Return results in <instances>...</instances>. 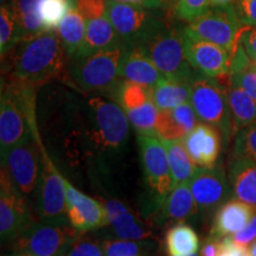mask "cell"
<instances>
[{
	"label": "cell",
	"mask_w": 256,
	"mask_h": 256,
	"mask_svg": "<svg viewBox=\"0 0 256 256\" xmlns=\"http://www.w3.org/2000/svg\"><path fill=\"white\" fill-rule=\"evenodd\" d=\"M220 254V238L210 236L203 244L200 256H218Z\"/></svg>",
	"instance_id": "cell-44"
},
{
	"label": "cell",
	"mask_w": 256,
	"mask_h": 256,
	"mask_svg": "<svg viewBox=\"0 0 256 256\" xmlns=\"http://www.w3.org/2000/svg\"><path fill=\"white\" fill-rule=\"evenodd\" d=\"M66 218L31 222L14 241V252L32 256H60L66 254L81 235Z\"/></svg>",
	"instance_id": "cell-5"
},
{
	"label": "cell",
	"mask_w": 256,
	"mask_h": 256,
	"mask_svg": "<svg viewBox=\"0 0 256 256\" xmlns=\"http://www.w3.org/2000/svg\"><path fill=\"white\" fill-rule=\"evenodd\" d=\"M86 31H87L86 19L74 6L56 28L57 34L68 56V60L72 58L81 48L86 38Z\"/></svg>",
	"instance_id": "cell-25"
},
{
	"label": "cell",
	"mask_w": 256,
	"mask_h": 256,
	"mask_svg": "<svg viewBox=\"0 0 256 256\" xmlns=\"http://www.w3.org/2000/svg\"><path fill=\"white\" fill-rule=\"evenodd\" d=\"M110 2L139 5V6H145V8H166L168 6V0H110Z\"/></svg>",
	"instance_id": "cell-43"
},
{
	"label": "cell",
	"mask_w": 256,
	"mask_h": 256,
	"mask_svg": "<svg viewBox=\"0 0 256 256\" xmlns=\"http://www.w3.org/2000/svg\"><path fill=\"white\" fill-rule=\"evenodd\" d=\"M185 55L190 66L210 78H218L230 72L232 57L223 48L211 42L200 40L184 28Z\"/></svg>",
	"instance_id": "cell-13"
},
{
	"label": "cell",
	"mask_w": 256,
	"mask_h": 256,
	"mask_svg": "<svg viewBox=\"0 0 256 256\" xmlns=\"http://www.w3.org/2000/svg\"><path fill=\"white\" fill-rule=\"evenodd\" d=\"M104 256H144L153 249L152 242L132 240H106L102 243Z\"/></svg>",
	"instance_id": "cell-32"
},
{
	"label": "cell",
	"mask_w": 256,
	"mask_h": 256,
	"mask_svg": "<svg viewBox=\"0 0 256 256\" xmlns=\"http://www.w3.org/2000/svg\"><path fill=\"white\" fill-rule=\"evenodd\" d=\"M211 0H178L174 4V16L180 20L190 22L209 10Z\"/></svg>",
	"instance_id": "cell-36"
},
{
	"label": "cell",
	"mask_w": 256,
	"mask_h": 256,
	"mask_svg": "<svg viewBox=\"0 0 256 256\" xmlns=\"http://www.w3.org/2000/svg\"><path fill=\"white\" fill-rule=\"evenodd\" d=\"M24 34L16 22L11 5H2L0 10V54L2 58L8 55L20 40Z\"/></svg>",
	"instance_id": "cell-31"
},
{
	"label": "cell",
	"mask_w": 256,
	"mask_h": 256,
	"mask_svg": "<svg viewBox=\"0 0 256 256\" xmlns=\"http://www.w3.org/2000/svg\"><path fill=\"white\" fill-rule=\"evenodd\" d=\"M218 256H248L247 248L234 241L232 236L220 238Z\"/></svg>",
	"instance_id": "cell-40"
},
{
	"label": "cell",
	"mask_w": 256,
	"mask_h": 256,
	"mask_svg": "<svg viewBox=\"0 0 256 256\" xmlns=\"http://www.w3.org/2000/svg\"><path fill=\"white\" fill-rule=\"evenodd\" d=\"M178 0H168V6L170 5H172V4H176V2H177Z\"/></svg>",
	"instance_id": "cell-49"
},
{
	"label": "cell",
	"mask_w": 256,
	"mask_h": 256,
	"mask_svg": "<svg viewBox=\"0 0 256 256\" xmlns=\"http://www.w3.org/2000/svg\"><path fill=\"white\" fill-rule=\"evenodd\" d=\"M232 158L256 162V122L236 133Z\"/></svg>",
	"instance_id": "cell-35"
},
{
	"label": "cell",
	"mask_w": 256,
	"mask_h": 256,
	"mask_svg": "<svg viewBox=\"0 0 256 256\" xmlns=\"http://www.w3.org/2000/svg\"><path fill=\"white\" fill-rule=\"evenodd\" d=\"M236 0H211V6L220 8V6H232Z\"/></svg>",
	"instance_id": "cell-45"
},
{
	"label": "cell",
	"mask_w": 256,
	"mask_h": 256,
	"mask_svg": "<svg viewBox=\"0 0 256 256\" xmlns=\"http://www.w3.org/2000/svg\"><path fill=\"white\" fill-rule=\"evenodd\" d=\"M86 23H87L86 38L74 57L90 55L98 51L122 46L113 24L108 18V14L88 19Z\"/></svg>",
	"instance_id": "cell-22"
},
{
	"label": "cell",
	"mask_w": 256,
	"mask_h": 256,
	"mask_svg": "<svg viewBox=\"0 0 256 256\" xmlns=\"http://www.w3.org/2000/svg\"><path fill=\"white\" fill-rule=\"evenodd\" d=\"M66 256H104L102 244L89 236L80 235L69 248Z\"/></svg>",
	"instance_id": "cell-37"
},
{
	"label": "cell",
	"mask_w": 256,
	"mask_h": 256,
	"mask_svg": "<svg viewBox=\"0 0 256 256\" xmlns=\"http://www.w3.org/2000/svg\"><path fill=\"white\" fill-rule=\"evenodd\" d=\"M38 180V214L42 220L63 218L66 214V179L60 174L46 147L42 146Z\"/></svg>",
	"instance_id": "cell-11"
},
{
	"label": "cell",
	"mask_w": 256,
	"mask_h": 256,
	"mask_svg": "<svg viewBox=\"0 0 256 256\" xmlns=\"http://www.w3.org/2000/svg\"><path fill=\"white\" fill-rule=\"evenodd\" d=\"M159 112L153 100H150L140 107L126 112V115L138 133H156Z\"/></svg>",
	"instance_id": "cell-33"
},
{
	"label": "cell",
	"mask_w": 256,
	"mask_h": 256,
	"mask_svg": "<svg viewBox=\"0 0 256 256\" xmlns=\"http://www.w3.org/2000/svg\"><path fill=\"white\" fill-rule=\"evenodd\" d=\"M120 78L153 88L166 78L154 63L145 55L142 48H124L119 66Z\"/></svg>",
	"instance_id": "cell-17"
},
{
	"label": "cell",
	"mask_w": 256,
	"mask_h": 256,
	"mask_svg": "<svg viewBox=\"0 0 256 256\" xmlns=\"http://www.w3.org/2000/svg\"><path fill=\"white\" fill-rule=\"evenodd\" d=\"M162 142H164L166 151H168L174 186L177 184L188 183L191 178L194 177L197 168L194 166V160L191 159L190 154L185 148L183 142H180V140H176V142L162 140Z\"/></svg>",
	"instance_id": "cell-30"
},
{
	"label": "cell",
	"mask_w": 256,
	"mask_h": 256,
	"mask_svg": "<svg viewBox=\"0 0 256 256\" xmlns=\"http://www.w3.org/2000/svg\"><path fill=\"white\" fill-rule=\"evenodd\" d=\"M107 14L124 48L142 46L166 28L162 8L107 0Z\"/></svg>",
	"instance_id": "cell-4"
},
{
	"label": "cell",
	"mask_w": 256,
	"mask_h": 256,
	"mask_svg": "<svg viewBox=\"0 0 256 256\" xmlns=\"http://www.w3.org/2000/svg\"><path fill=\"white\" fill-rule=\"evenodd\" d=\"M81 126L90 152L113 153L126 145L130 120L116 102L92 96L81 104Z\"/></svg>",
	"instance_id": "cell-2"
},
{
	"label": "cell",
	"mask_w": 256,
	"mask_h": 256,
	"mask_svg": "<svg viewBox=\"0 0 256 256\" xmlns=\"http://www.w3.org/2000/svg\"><path fill=\"white\" fill-rule=\"evenodd\" d=\"M138 142L147 184L156 200H166L174 182L164 142L156 133H138Z\"/></svg>",
	"instance_id": "cell-10"
},
{
	"label": "cell",
	"mask_w": 256,
	"mask_h": 256,
	"mask_svg": "<svg viewBox=\"0 0 256 256\" xmlns=\"http://www.w3.org/2000/svg\"><path fill=\"white\" fill-rule=\"evenodd\" d=\"M112 100L116 102L124 113L145 104L152 98V88L138 84L136 82L120 78L116 84L108 92Z\"/></svg>",
	"instance_id": "cell-29"
},
{
	"label": "cell",
	"mask_w": 256,
	"mask_h": 256,
	"mask_svg": "<svg viewBox=\"0 0 256 256\" xmlns=\"http://www.w3.org/2000/svg\"><path fill=\"white\" fill-rule=\"evenodd\" d=\"M244 24L238 18L234 6H220L209 8L206 12L188 23L185 30L200 40L211 42L223 48L234 57L241 44Z\"/></svg>",
	"instance_id": "cell-8"
},
{
	"label": "cell",
	"mask_w": 256,
	"mask_h": 256,
	"mask_svg": "<svg viewBox=\"0 0 256 256\" xmlns=\"http://www.w3.org/2000/svg\"><path fill=\"white\" fill-rule=\"evenodd\" d=\"M198 124V118L191 102L178 106L172 110L159 112L156 133L166 142L183 140Z\"/></svg>",
	"instance_id": "cell-21"
},
{
	"label": "cell",
	"mask_w": 256,
	"mask_h": 256,
	"mask_svg": "<svg viewBox=\"0 0 256 256\" xmlns=\"http://www.w3.org/2000/svg\"><path fill=\"white\" fill-rule=\"evenodd\" d=\"M32 222L24 194L16 188L2 166L0 174V236L2 242L14 241Z\"/></svg>",
	"instance_id": "cell-12"
},
{
	"label": "cell",
	"mask_w": 256,
	"mask_h": 256,
	"mask_svg": "<svg viewBox=\"0 0 256 256\" xmlns=\"http://www.w3.org/2000/svg\"><path fill=\"white\" fill-rule=\"evenodd\" d=\"M75 6V0H40V16L46 31H55Z\"/></svg>",
	"instance_id": "cell-34"
},
{
	"label": "cell",
	"mask_w": 256,
	"mask_h": 256,
	"mask_svg": "<svg viewBox=\"0 0 256 256\" xmlns=\"http://www.w3.org/2000/svg\"><path fill=\"white\" fill-rule=\"evenodd\" d=\"M42 146L43 142H38L30 133L24 140L2 154V166L6 168L16 188L24 196H30L38 186Z\"/></svg>",
	"instance_id": "cell-9"
},
{
	"label": "cell",
	"mask_w": 256,
	"mask_h": 256,
	"mask_svg": "<svg viewBox=\"0 0 256 256\" xmlns=\"http://www.w3.org/2000/svg\"><path fill=\"white\" fill-rule=\"evenodd\" d=\"M190 82L164 78L152 88V98L160 110H172L190 101Z\"/></svg>",
	"instance_id": "cell-28"
},
{
	"label": "cell",
	"mask_w": 256,
	"mask_h": 256,
	"mask_svg": "<svg viewBox=\"0 0 256 256\" xmlns=\"http://www.w3.org/2000/svg\"><path fill=\"white\" fill-rule=\"evenodd\" d=\"M162 218L182 223L192 218L200 211L188 183L177 184L166 197L162 206Z\"/></svg>",
	"instance_id": "cell-24"
},
{
	"label": "cell",
	"mask_w": 256,
	"mask_h": 256,
	"mask_svg": "<svg viewBox=\"0 0 256 256\" xmlns=\"http://www.w3.org/2000/svg\"><path fill=\"white\" fill-rule=\"evenodd\" d=\"M190 102L198 120L216 126L226 142H228L234 132L226 89L215 78H210L196 70L190 81Z\"/></svg>",
	"instance_id": "cell-6"
},
{
	"label": "cell",
	"mask_w": 256,
	"mask_h": 256,
	"mask_svg": "<svg viewBox=\"0 0 256 256\" xmlns=\"http://www.w3.org/2000/svg\"><path fill=\"white\" fill-rule=\"evenodd\" d=\"M226 89V98L232 113V132L236 134L242 128L256 122V102L244 89L232 81L230 72L215 78Z\"/></svg>",
	"instance_id": "cell-19"
},
{
	"label": "cell",
	"mask_w": 256,
	"mask_h": 256,
	"mask_svg": "<svg viewBox=\"0 0 256 256\" xmlns=\"http://www.w3.org/2000/svg\"><path fill=\"white\" fill-rule=\"evenodd\" d=\"M234 241L238 244L243 246V247L247 248L250 243L256 238V214L252 216L250 222L248 223V226L244 229H242L241 232L234 234L232 236Z\"/></svg>",
	"instance_id": "cell-41"
},
{
	"label": "cell",
	"mask_w": 256,
	"mask_h": 256,
	"mask_svg": "<svg viewBox=\"0 0 256 256\" xmlns=\"http://www.w3.org/2000/svg\"><path fill=\"white\" fill-rule=\"evenodd\" d=\"M66 254H63V255H60V256H66Z\"/></svg>",
	"instance_id": "cell-51"
},
{
	"label": "cell",
	"mask_w": 256,
	"mask_h": 256,
	"mask_svg": "<svg viewBox=\"0 0 256 256\" xmlns=\"http://www.w3.org/2000/svg\"><path fill=\"white\" fill-rule=\"evenodd\" d=\"M191 256H200V255H198V254H194V255H191Z\"/></svg>",
	"instance_id": "cell-50"
},
{
	"label": "cell",
	"mask_w": 256,
	"mask_h": 256,
	"mask_svg": "<svg viewBox=\"0 0 256 256\" xmlns=\"http://www.w3.org/2000/svg\"><path fill=\"white\" fill-rule=\"evenodd\" d=\"M12 256H32V255L28 254V252H16V254H14Z\"/></svg>",
	"instance_id": "cell-47"
},
{
	"label": "cell",
	"mask_w": 256,
	"mask_h": 256,
	"mask_svg": "<svg viewBox=\"0 0 256 256\" xmlns=\"http://www.w3.org/2000/svg\"><path fill=\"white\" fill-rule=\"evenodd\" d=\"M242 44L248 56L252 60H256V28H246L242 36Z\"/></svg>",
	"instance_id": "cell-42"
},
{
	"label": "cell",
	"mask_w": 256,
	"mask_h": 256,
	"mask_svg": "<svg viewBox=\"0 0 256 256\" xmlns=\"http://www.w3.org/2000/svg\"><path fill=\"white\" fill-rule=\"evenodd\" d=\"M165 249L168 256H191L200 249V238L192 226L178 223L166 232Z\"/></svg>",
	"instance_id": "cell-27"
},
{
	"label": "cell",
	"mask_w": 256,
	"mask_h": 256,
	"mask_svg": "<svg viewBox=\"0 0 256 256\" xmlns=\"http://www.w3.org/2000/svg\"><path fill=\"white\" fill-rule=\"evenodd\" d=\"M248 256H256V238L247 247Z\"/></svg>",
	"instance_id": "cell-46"
},
{
	"label": "cell",
	"mask_w": 256,
	"mask_h": 256,
	"mask_svg": "<svg viewBox=\"0 0 256 256\" xmlns=\"http://www.w3.org/2000/svg\"><path fill=\"white\" fill-rule=\"evenodd\" d=\"M66 217L80 232L108 226L104 204L87 196L66 180Z\"/></svg>",
	"instance_id": "cell-14"
},
{
	"label": "cell",
	"mask_w": 256,
	"mask_h": 256,
	"mask_svg": "<svg viewBox=\"0 0 256 256\" xmlns=\"http://www.w3.org/2000/svg\"><path fill=\"white\" fill-rule=\"evenodd\" d=\"M229 183L235 198L256 209V162L247 159L232 158L229 165Z\"/></svg>",
	"instance_id": "cell-23"
},
{
	"label": "cell",
	"mask_w": 256,
	"mask_h": 256,
	"mask_svg": "<svg viewBox=\"0 0 256 256\" xmlns=\"http://www.w3.org/2000/svg\"><path fill=\"white\" fill-rule=\"evenodd\" d=\"M75 8L88 20L107 14V0H75Z\"/></svg>",
	"instance_id": "cell-38"
},
{
	"label": "cell",
	"mask_w": 256,
	"mask_h": 256,
	"mask_svg": "<svg viewBox=\"0 0 256 256\" xmlns=\"http://www.w3.org/2000/svg\"><path fill=\"white\" fill-rule=\"evenodd\" d=\"M124 46H116L90 55L72 57L66 64V81L86 94H108L120 80L119 66Z\"/></svg>",
	"instance_id": "cell-3"
},
{
	"label": "cell",
	"mask_w": 256,
	"mask_h": 256,
	"mask_svg": "<svg viewBox=\"0 0 256 256\" xmlns=\"http://www.w3.org/2000/svg\"><path fill=\"white\" fill-rule=\"evenodd\" d=\"M8 55L11 66L8 78L37 87L66 72L68 64V56L56 30L25 38Z\"/></svg>",
	"instance_id": "cell-1"
},
{
	"label": "cell",
	"mask_w": 256,
	"mask_h": 256,
	"mask_svg": "<svg viewBox=\"0 0 256 256\" xmlns=\"http://www.w3.org/2000/svg\"><path fill=\"white\" fill-rule=\"evenodd\" d=\"M235 8L246 26L256 28V0H236Z\"/></svg>",
	"instance_id": "cell-39"
},
{
	"label": "cell",
	"mask_w": 256,
	"mask_h": 256,
	"mask_svg": "<svg viewBox=\"0 0 256 256\" xmlns=\"http://www.w3.org/2000/svg\"><path fill=\"white\" fill-rule=\"evenodd\" d=\"M139 48L166 78L191 81L194 72L185 55L184 28L166 26Z\"/></svg>",
	"instance_id": "cell-7"
},
{
	"label": "cell",
	"mask_w": 256,
	"mask_h": 256,
	"mask_svg": "<svg viewBox=\"0 0 256 256\" xmlns=\"http://www.w3.org/2000/svg\"><path fill=\"white\" fill-rule=\"evenodd\" d=\"M104 208L107 216V223L118 238L142 241L153 238L152 230L138 222L136 216L128 210L122 202L116 200H106Z\"/></svg>",
	"instance_id": "cell-20"
},
{
	"label": "cell",
	"mask_w": 256,
	"mask_h": 256,
	"mask_svg": "<svg viewBox=\"0 0 256 256\" xmlns=\"http://www.w3.org/2000/svg\"><path fill=\"white\" fill-rule=\"evenodd\" d=\"M0 2H2V5H8L11 2V0H0Z\"/></svg>",
	"instance_id": "cell-48"
},
{
	"label": "cell",
	"mask_w": 256,
	"mask_h": 256,
	"mask_svg": "<svg viewBox=\"0 0 256 256\" xmlns=\"http://www.w3.org/2000/svg\"><path fill=\"white\" fill-rule=\"evenodd\" d=\"M10 5L24 40L46 31L40 16V0H11Z\"/></svg>",
	"instance_id": "cell-26"
},
{
	"label": "cell",
	"mask_w": 256,
	"mask_h": 256,
	"mask_svg": "<svg viewBox=\"0 0 256 256\" xmlns=\"http://www.w3.org/2000/svg\"><path fill=\"white\" fill-rule=\"evenodd\" d=\"M183 144L198 168H215L222 150V133L214 124L200 121L184 138Z\"/></svg>",
	"instance_id": "cell-16"
},
{
	"label": "cell",
	"mask_w": 256,
	"mask_h": 256,
	"mask_svg": "<svg viewBox=\"0 0 256 256\" xmlns=\"http://www.w3.org/2000/svg\"><path fill=\"white\" fill-rule=\"evenodd\" d=\"M255 214V208L249 206L246 202L238 198L229 200L216 211L210 236L222 238L241 232L248 226Z\"/></svg>",
	"instance_id": "cell-18"
},
{
	"label": "cell",
	"mask_w": 256,
	"mask_h": 256,
	"mask_svg": "<svg viewBox=\"0 0 256 256\" xmlns=\"http://www.w3.org/2000/svg\"><path fill=\"white\" fill-rule=\"evenodd\" d=\"M188 185L200 211L215 209L230 194V185L220 166L197 168Z\"/></svg>",
	"instance_id": "cell-15"
}]
</instances>
